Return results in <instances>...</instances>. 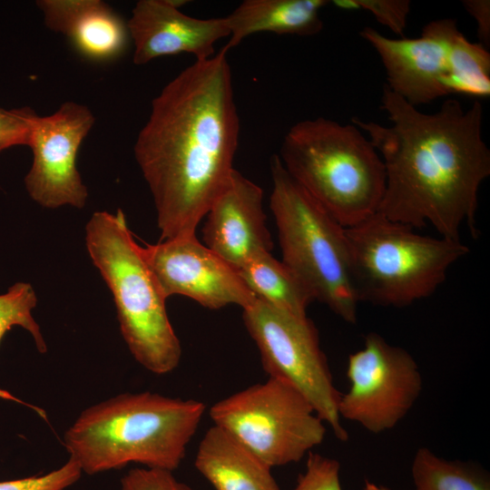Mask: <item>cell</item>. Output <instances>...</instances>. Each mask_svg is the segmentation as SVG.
<instances>
[{
	"label": "cell",
	"instance_id": "cell-1",
	"mask_svg": "<svg viewBox=\"0 0 490 490\" xmlns=\"http://www.w3.org/2000/svg\"><path fill=\"white\" fill-rule=\"evenodd\" d=\"M228 52L195 60L172 78L135 141L162 240L194 235L234 170L240 118Z\"/></svg>",
	"mask_w": 490,
	"mask_h": 490
},
{
	"label": "cell",
	"instance_id": "cell-2",
	"mask_svg": "<svg viewBox=\"0 0 490 490\" xmlns=\"http://www.w3.org/2000/svg\"><path fill=\"white\" fill-rule=\"evenodd\" d=\"M381 108L389 125L351 120L368 134L385 166L377 212L415 230L430 224L449 240H461L465 226L477 238L479 188L490 175L481 103L465 109L449 98L438 111L425 113L384 83Z\"/></svg>",
	"mask_w": 490,
	"mask_h": 490
},
{
	"label": "cell",
	"instance_id": "cell-3",
	"mask_svg": "<svg viewBox=\"0 0 490 490\" xmlns=\"http://www.w3.org/2000/svg\"><path fill=\"white\" fill-rule=\"evenodd\" d=\"M205 409L195 399L123 393L84 409L64 433V444L88 475L131 463L173 472Z\"/></svg>",
	"mask_w": 490,
	"mask_h": 490
},
{
	"label": "cell",
	"instance_id": "cell-4",
	"mask_svg": "<svg viewBox=\"0 0 490 490\" xmlns=\"http://www.w3.org/2000/svg\"><path fill=\"white\" fill-rule=\"evenodd\" d=\"M278 156L289 174L344 228L378 211L385 166L355 124L324 117L298 122L284 135Z\"/></svg>",
	"mask_w": 490,
	"mask_h": 490
},
{
	"label": "cell",
	"instance_id": "cell-5",
	"mask_svg": "<svg viewBox=\"0 0 490 490\" xmlns=\"http://www.w3.org/2000/svg\"><path fill=\"white\" fill-rule=\"evenodd\" d=\"M85 242L113 294L120 330L132 357L157 375L174 370L181 358V343L169 320L166 299L122 211L94 212L85 227Z\"/></svg>",
	"mask_w": 490,
	"mask_h": 490
},
{
	"label": "cell",
	"instance_id": "cell-6",
	"mask_svg": "<svg viewBox=\"0 0 490 490\" xmlns=\"http://www.w3.org/2000/svg\"><path fill=\"white\" fill-rule=\"evenodd\" d=\"M346 232L359 303L403 308L426 299L469 253L461 240L421 235L379 212Z\"/></svg>",
	"mask_w": 490,
	"mask_h": 490
},
{
	"label": "cell",
	"instance_id": "cell-7",
	"mask_svg": "<svg viewBox=\"0 0 490 490\" xmlns=\"http://www.w3.org/2000/svg\"><path fill=\"white\" fill-rule=\"evenodd\" d=\"M270 207L278 229L282 262L314 300L349 324L358 319V300L351 276L346 228L340 225L271 157Z\"/></svg>",
	"mask_w": 490,
	"mask_h": 490
},
{
	"label": "cell",
	"instance_id": "cell-8",
	"mask_svg": "<svg viewBox=\"0 0 490 490\" xmlns=\"http://www.w3.org/2000/svg\"><path fill=\"white\" fill-rule=\"evenodd\" d=\"M210 416L270 468L300 461L326 435L309 401L270 377L218 401Z\"/></svg>",
	"mask_w": 490,
	"mask_h": 490
},
{
	"label": "cell",
	"instance_id": "cell-9",
	"mask_svg": "<svg viewBox=\"0 0 490 490\" xmlns=\"http://www.w3.org/2000/svg\"><path fill=\"white\" fill-rule=\"evenodd\" d=\"M264 371L300 393L340 441L348 432L338 414L340 392L320 347L318 331L306 316H297L257 299L242 309Z\"/></svg>",
	"mask_w": 490,
	"mask_h": 490
},
{
	"label": "cell",
	"instance_id": "cell-10",
	"mask_svg": "<svg viewBox=\"0 0 490 490\" xmlns=\"http://www.w3.org/2000/svg\"><path fill=\"white\" fill-rule=\"evenodd\" d=\"M349 387L340 394V418L380 434L394 428L411 410L423 389L412 355L375 332L365 336L361 349L349 355Z\"/></svg>",
	"mask_w": 490,
	"mask_h": 490
},
{
	"label": "cell",
	"instance_id": "cell-11",
	"mask_svg": "<svg viewBox=\"0 0 490 490\" xmlns=\"http://www.w3.org/2000/svg\"><path fill=\"white\" fill-rule=\"evenodd\" d=\"M94 122L91 110L74 102L64 103L50 115L35 116L28 145L33 162L24 186L42 207L85 206L88 191L77 169V154Z\"/></svg>",
	"mask_w": 490,
	"mask_h": 490
},
{
	"label": "cell",
	"instance_id": "cell-12",
	"mask_svg": "<svg viewBox=\"0 0 490 490\" xmlns=\"http://www.w3.org/2000/svg\"><path fill=\"white\" fill-rule=\"evenodd\" d=\"M142 253L166 299L185 296L210 309L231 304L243 309L257 299L238 270L195 234L148 244Z\"/></svg>",
	"mask_w": 490,
	"mask_h": 490
},
{
	"label": "cell",
	"instance_id": "cell-13",
	"mask_svg": "<svg viewBox=\"0 0 490 490\" xmlns=\"http://www.w3.org/2000/svg\"><path fill=\"white\" fill-rule=\"evenodd\" d=\"M456 24L451 18L434 20L416 38L393 39L369 26L359 34L378 54L385 84L416 107L450 94L448 36Z\"/></svg>",
	"mask_w": 490,
	"mask_h": 490
},
{
	"label": "cell",
	"instance_id": "cell-14",
	"mask_svg": "<svg viewBox=\"0 0 490 490\" xmlns=\"http://www.w3.org/2000/svg\"><path fill=\"white\" fill-rule=\"evenodd\" d=\"M205 217V245L236 270L258 254L271 252L263 191L239 171H232Z\"/></svg>",
	"mask_w": 490,
	"mask_h": 490
},
{
	"label": "cell",
	"instance_id": "cell-15",
	"mask_svg": "<svg viewBox=\"0 0 490 490\" xmlns=\"http://www.w3.org/2000/svg\"><path fill=\"white\" fill-rule=\"evenodd\" d=\"M126 23L137 65L182 53L196 60L208 59L215 54L216 42L230 36L226 17H192L167 0L138 1Z\"/></svg>",
	"mask_w": 490,
	"mask_h": 490
},
{
	"label": "cell",
	"instance_id": "cell-16",
	"mask_svg": "<svg viewBox=\"0 0 490 490\" xmlns=\"http://www.w3.org/2000/svg\"><path fill=\"white\" fill-rule=\"evenodd\" d=\"M45 26L67 37L79 54L94 62L121 56L130 39L127 23L101 0H38Z\"/></svg>",
	"mask_w": 490,
	"mask_h": 490
},
{
	"label": "cell",
	"instance_id": "cell-17",
	"mask_svg": "<svg viewBox=\"0 0 490 490\" xmlns=\"http://www.w3.org/2000/svg\"><path fill=\"white\" fill-rule=\"evenodd\" d=\"M194 466L215 490H279L271 468L214 425L199 444Z\"/></svg>",
	"mask_w": 490,
	"mask_h": 490
},
{
	"label": "cell",
	"instance_id": "cell-18",
	"mask_svg": "<svg viewBox=\"0 0 490 490\" xmlns=\"http://www.w3.org/2000/svg\"><path fill=\"white\" fill-rule=\"evenodd\" d=\"M328 4L326 0H245L226 16L230 36L224 48L229 51L261 32L317 34L323 28L319 12Z\"/></svg>",
	"mask_w": 490,
	"mask_h": 490
},
{
	"label": "cell",
	"instance_id": "cell-19",
	"mask_svg": "<svg viewBox=\"0 0 490 490\" xmlns=\"http://www.w3.org/2000/svg\"><path fill=\"white\" fill-rule=\"evenodd\" d=\"M238 271L257 299L279 309L306 316L309 305L314 301L307 287L271 252L254 256Z\"/></svg>",
	"mask_w": 490,
	"mask_h": 490
},
{
	"label": "cell",
	"instance_id": "cell-20",
	"mask_svg": "<svg viewBox=\"0 0 490 490\" xmlns=\"http://www.w3.org/2000/svg\"><path fill=\"white\" fill-rule=\"evenodd\" d=\"M448 88L450 94L485 98L490 94V54L472 43L456 24L448 36Z\"/></svg>",
	"mask_w": 490,
	"mask_h": 490
},
{
	"label": "cell",
	"instance_id": "cell-21",
	"mask_svg": "<svg viewBox=\"0 0 490 490\" xmlns=\"http://www.w3.org/2000/svg\"><path fill=\"white\" fill-rule=\"evenodd\" d=\"M415 490H490L489 477L478 466L439 457L419 448L411 466Z\"/></svg>",
	"mask_w": 490,
	"mask_h": 490
},
{
	"label": "cell",
	"instance_id": "cell-22",
	"mask_svg": "<svg viewBox=\"0 0 490 490\" xmlns=\"http://www.w3.org/2000/svg\"><path fill=\"white\" fill-rule=\"evenodd\" d=\"M36 303L35 291L27 282H16L0 295V341L9 329L20 326L31 334L40 353L47 351L40 326L32 315Z\"/></svg>",
	"mask_w": 490,
	"mask_h": 490
},
{
	"label": "cell",
	"instance_id": "cell-23",
	"mask_svg": "<svg viewBox=\"0 0 490 490\" xmlns=\"http://www.w3.org/2000/svg\"><path fill=\"white\" fill-rule=\"evenodd\" d=\"M339 469L336 459L309 452L305 472L299 475L293 490H342Z\"/></svg>",
	"mask_w": 490,
	"mask_h": 490
},
{
	"label": "cell",
	"instance_id": "cell-24",
	"mask_svg": "<svg viewBox=\"0 0 490 490\" xmlns=\"http://www.w3.org/2000/svg\"><path fill=\"white\" fill-rule=\"evenodd\" d=\"M79 465L69 457L68 461L48 474L0 482V490H64L81 476Z\"/></svg>",
	"mask_w": 490,
	"mask_h": 490
},
{
	"label": "cell",
	"instance_id": "cell-25",
	"mask_svg": "<svg viewBox=\"0 0 490 490\" xmlns=\"http://www.w3.org/2000/svg\"><path fill=\"white\" fill-rule=\"evenodd\" d=\"M36 115L28 106L0 108V152L14 146L29 145Z\"/></svg>",
	"mask_w": 490,
	"mask_h": 490
},
{
	"label": "cell",
	"instance_id": "cell-26",
	"mask_svg": "<svg viewBox=\"0 0 490 490\" xmlns=\"http://www.w3.org/2000/svg\"><path fill=\"white\" fill-rule=\"evenodd\" d=\"M121 490H192L172 471L155 468L131 469L121 481Z\"/></svg>",
	"mask_w": 490,
	"mask_h": 490
},
{
	"label": "cell",
	"instance_id": "cell-27",
	"mask_svg": "<svg viewBox=\"0 0 490 490\" xmlns=\"http://www.w3.org/2000/svg\"><path fill=\"white\" fill-rule=\"evenodd\" d=\"M358 8L371 13L376 20L403 37L410 12L409 0H355Z\"/></svg>",
	"mask_w": 490,
	"mask_h": 490
},
{
	"label": "cell",
	"instance_id": "cell-28",
	"mask_svg": "<svg viewBox=\"0 0 490 490\" xmlns=\"http://www.w3.org/2000/svg\"><path fill=\"white\" fill-rule=\"evenodd\" d=\"M462 3L466 12L476 22L480 44L488 48L490 45V1L465 0Z\"/></svg>",
	"mask_w": 490,
	"mask_h": 490
},
{
	"label": "cell",
	"instance_id": "cell-29",
	"mask_svg": "<svg viewBox=\"0 0 490 490\" xmlns=\"http://www.w3.org/2000/svg\"><path fill=\"white\" fill-rule=\"evenodd\" d=\"M362 490H391L390 488L366 481Z\"/></svg>",
	"mask_w": 490,
	"mask_h": 490
}]
</instances>
